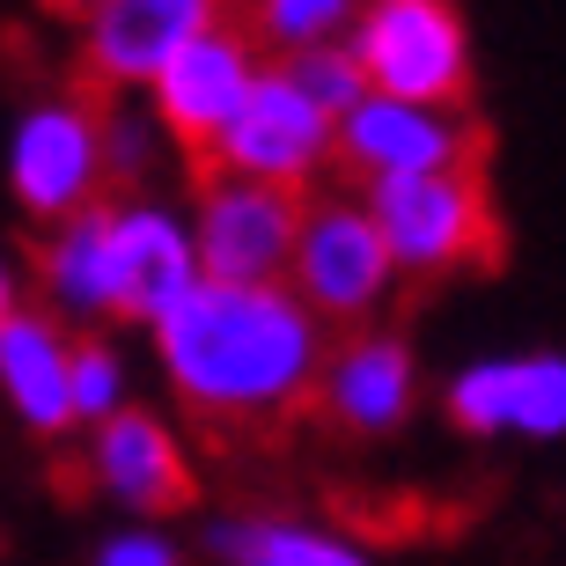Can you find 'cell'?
<instances>
[{
	"label": "cell",
	"mask_w": 566,
	"mask_h": 566,
	"mask_svg": "<svg viewBox=\"0 0 566 566\" xmlns=\"http://www.w3.org/2000/svg\"><path fill=\"white\" fill-rule=\"evenodd\" d=\"M163 126L147 118L140 96H104V185L118 191H147L163 169Z\"/></svg>",
	"instance_id": "cell-20"
},
{
	"label": "cell",
	"mask_w": 566,
	"mask_h": 566,
	"mask_svg": "<svg viewBox=\"0 0 566 566\" xmlns=\"http://www.w3.org/2000/svg\"><path fill=\"white\" fill-rule=\"evenodd\" d=\"M185 221H191V251H199L207 280H287V251H294V229H302V191L199 169Z\"/></svg>",
	"instance_id": "cell-11"
},
{
	"label": "cell",
	"mask_w": 566,
	"mask_h": 566,
	"mask_svg": "<svg viewBox=\"0 0 566 566\" xmlns=\"http://www.w3.org/2000/svg\"><path fill=\"white\" fill-rule=\"evenodd\" d=\"M207 566H376L346 523L294 515V507H229L199 537Z\"/></svg>",
	"instance_id": "cell-16"
},
{
	"label": "cell",
	"mask_w": 566,
	"mask_h": 566,
	"mask_svg": "<svg viewBox=\"0 0 566 566\" xmlns=\"http://www.w3.org/2000/svg\"><path fill=\"white\" fill-rule=\"evenodd\" d=\"M235 15V0H96V15L74 30L82 82L104 96H147L191 38H207Z\"/></svg>",
	"instance_id": "cell-12"
},
{
	"label": "cell",
	"mask_w": 566,
	"mask_h": 566,
	"mask_svg": "<svg viewBox=\"0 0 566 566\" xmlns=\"http://www.w3.org/2000/svg\"><path fill=\"white\" fill-rule=\"evenodd\" d=\"M82 471L126 523H169V515H185L199 501V471H191V449L177 434V420H163L140 398L118 420L82 434Z\"/></svg>",
	"instance_id": "cell-10"
},
{
	"label": "cell",
	"mask_w": 566,
	"mask_h": 566,
	"mask_svg": "<svg viewBox=\"0 0 566 566\" xmlns=\"http://www.w3.org/2000/svg\"><path fill=\"white\" fill-rule=\"evenodd\" d=\"M38 310H52L66 332H104L111 324V243H104V199L66 213L38 243Z\"/></svg>",
	"instance_id": "cell-17"
},
{
	"label": "cell",
	"mask_w": 566,
	"mask_h": 566,
	"mask_svg": "<svg viewBox=\"0 0 566 566\" xmlns=\"http://www.w3.org/2000/svg\"><path fill=\"white\" fill-rule=\"evenodd\" d=\"M441 412L471 441H566V346L463 360L441 382Z\"/></svg>",
	"instance_id": "cell-9"
},
{
	"label": "cell",
	"mask_w": 566,
	"mask_h": 566,
	"mask_svg": "<svg viewBox=\"0 0 566 566\" xmlns=\"http://www.w3.org/2000/svg\"><path fill=\"white\" fill-rule=\"evenodd\" d=\"M44 15H60V22H74V30H82V22L96 15V0H44Z\"/></svg>",
	"instance_id": "cell-24"
},
{
	"label": "cell",
	"mask_w": 566,
	"mask_h": 566,
	"mask_svg": "<svg viewBox=\"0 0 566 566\" xmlns=\"http://www.w3.org/2000/svg\"><path fill=\"white\" fill-rule=\"evenodd\" d=\"M258 74H265V52H258V44L243 38V22L229 15L221 30L191 38L185 52L155 74V88H147L140 104H147V118L163 126V140L199 169V155H207L213 133L243 111V96H251Z\"/></svg>",
	"instance_id": "cell-13"
},
{
	"label": "cell",
	"mask_w": 566,
	"mask_h": 566,
	"mask_svg": "<svg viewBox=\"0 0 566 566\" xmlns=\"http://www.w3.org/2000/svg\"><path fill=\"white\" fill-rule=\"evenodd\" d=\"M287 287L310 302L324 332H360L390 310V294L405 287L390 251H382L376 221L360 207V191H310L302 199V229L287 251Z\"/></svg>",
	"instance_id": "cell-3"
},
{
	"label": "cell",
	"mask_w": 566,
	"mask_h": 566,
	"mask_svg": "<svg viewBox=\"0 0 566 566\" xmlns=\"http://www.w3.org/2000/svg\"><path fill=\"white\" fill-rule=\"evenodd\" d=\"M133 405V360L118 338L104 332H74V434L118 420Z\"/></svg>",
	"instance_id": "cell-19"
},
{
	"label": "cell",
	"mask_w": 566,
	"mask_h": 566,
	"mask_svg": "<svg viewBox=\"0 0 566 566\" xmlns=\"http://www.w3.org/2000/svg\"><path fill=\"white\" fill-rule=\"evenodd\" d=\"M8 199L22 207V221L60 229L66 213L111 199L104 185V104L82 88H44L15 111L8 126Z\"/></svg>",
	"instance_id": "cell-4"
},
{
	"label": "cell",
	"mask_w": 566,
	"mask_h": 566,
	"mask_svg": "<svg viewBox=\"0 0 566 566\" xmlns=\"http://www.w3.org/2000/svg\"><path fill=\"white\" fill-rule=\"evenodd\" d=\"M354 15L360 0H235V22L265 60H302V52L346 44Z\"/></svg>",
	"instance_id": "cell-18"
},
{
	"label": "cell",
	"mask_w": 566,
	"mask_h": 566,
	"mask_svg": "<svg viewBox=\"0 0 566 566\" xmlns=\"http://www.w3.org/2000/svg\"><path fill=\"white\" fill-rule=\"evenodd\" d=\"M0 405L38 441L74 434V332L38 302L0 324Z\"/></svg>",
	"instance_id": "cell-15"
},
{
	"label": "cell",
	"mask_w": 566,
	"mask_h": 566,
	"mask_svg": "<svg viewBox=\"0 0 566 566\" xmlns=\"http://www.w3.org/2000/svg\"><path fill=\"white\" fill-rule=\"evenodd\" d=\"M294 74V88H302V96H310L316 111H354L360 96H368V82H360V66H354V52H346V44H324V52H302V60H280Z\"/></svg>",
	"instance_id": "cell-21"
},
{
	"label": "cell",
	"mask_w": 566,
	"mask_h": 566,
	"mask_svg": "<svg viewBox=\"0 0 566 566\" xmlns=\"http://www.w3.org/2000/svg\"><path fill=\"white\" fill-rule=\"evenodd\" d=\"M360 207L376 221L398 280H463L501 258V221H493L485 169H434V177L360 185Z\"/></svg>",
	"instance_id": "cell-2"
},
{
	"label": "cell",
	"mask_w": 566,
	"mask_h": 566,
	"mask_svg": "<svg viewBox=\"0 0 566 566\" xmlns=\"http://www.w3.org/2000/svg\"><path fill=\"white\" fill-rule=\"evenodd\" d=\"M147 338L177 412L221 434L294 420L332 354V332L287 280H199Z\"/></svg>",
	"instance_id": "cell-1"
},
{
	"label": "cell",
	"mask_w": 566,
	"mask_h": 566,
	"mask_svg": "<svg viewBox=\"0 0 566 566\" xmlns=\"http://www.w3.org/2000/svg\"><path fill=\"white\" fill-rule=\"evenodd\" d=\"M316 412L354 441H390L420 412V354L412 338L390 324H360V332H332L324 376H316Z\"/></svg>",
	"instance_id": "cell-14"
},
{
	"label": "cell",
	"mask_w": 566,
	"mask_h": 566,
	"mask_svg": "<svg viewBox=\"0 0 566 566\" xmlns=\"http://www.w3.org/2000/svg\"><path fill=\"white\" fill-rule=\"evenodd\" d=\"M88 566H199V552H191L169 523H118V530L96 537Z\"/></svg>",
	"instance_id": "cell-22"
},
{
	"label": "cell",
	"mask_w": 566,
	"mask_h": 566,
	"mask_svg": "<svg viewBox=\"0 0 566 566\" xmlns=\"http://www.w3.org/2000/svg\"><path fill=\"white\" fill-rule=\"evenodd\" d=\"M346 52L376 96H405V104L471 96V30L457 0H360Z\"/></svg>",
	"instance_id": "cell-5"
},
{
	"label": "cell",
	"mask_w": 566,
	"mask_h": 566,
	"mask_svg": "<svg viewBox=\"0 0 566 566\" xmlns=\"http://www.w3.org/2000/svg\"><path fill=\"white\" fill-rule=\"evenodd\" d=\"M22 302H30V294H22V265H15L8 251H0V324H8V316H15Z\"/></svg>",
	"instance_id": "cell-23"
},
{
	"label": "cell",
	"mask_w": 566,
	"mask_h": 566,
	"mask_svg": "<svg viewBox=\"0 0 566 566\" xmlns=\"http://www.w3.org/2000/svg\"><path fill=\"white\" fill-rule=\"evenodd\" d=\"M485 133L463 104H405V96H360L332 118V169L360 185L390 177H434V169H479Z\"/></svg>",
	"instance_id": "cell-6"
},
{
	"label": "cell",
	"mask_w": 566,
	"mask_h": 566,
	"mask_svg": "<svg viewBox=\"0 0 566 566\" xmlns=\"http://www.w3.org/2000/svg\"><path fill=\"white\" fill-rule=\"evenodd\" d=\"M199 169L213 177H251V185H280L310 199L332 169V111H316L294 74L280 60H265V74L251 82L243 111L213 133V147L199 155Z\"/></svg>",
	"instance_id": "cell-7"
},
{
	"label": "cell",
	"mask_w": 566,
	"mask_h": 566,
	"mask_svg": "<svg viewBox=\"0 0 566 566\" xmlns=\"http://www.w3.org/2000/svg\"><path fill=\"white\" fill-rule=\"evenodd\" d=\"M104 243H111V324L155 332L191 287H199V251L191 221L163 191H118L104 199Z\"/></svg>",
	"instance_id": "cell-8"
}]
</instances>
